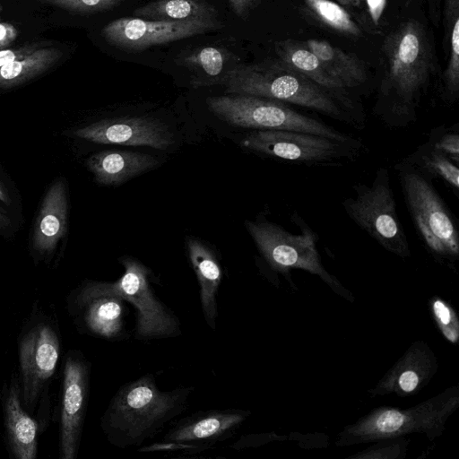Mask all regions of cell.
<instances>
[{
    "label": "cell",
    "instance_id": "30bf717a",
    "mask_svg": "<svg viewBox=\"0 0 459 459\" xmlns=\"http://www.w3.org/2000/svg\"><path fill=\"white\" fill-rule=\"evenodd\" d=\"M242 144L280 161L304 166L339 165L358 157L362 143H350L318 134L288 130H253Z\"/></svg>",
    "mask_w": 459,
    "mask_h": 459
},
{
    "label": "cell",
    "instance_id": "44dd1931",
    "mask_svg": "<svg viewBox=\"0 0 459 459\" xmlns=\"http://www.w3.org/2000/svg\"><path fill=\"white\" fill-rule=\"evenodd\" d=\"M154 157L137 152L102 151L91 155L86 161L97 183L104 186L121 185L158 165Z\"/></svg>",
    "mask_w": 459,
    "mask_h": 459
},
{
    "label": "cell",
    "instance_id": "1f68e13d",
    "mask_svg": "<svg viewBox=\"0 0 459 459\" xmlns=\"http://www.w3.org/2000/svg\"><path fill=\"white\" fill-rule=\"evenodd\" d=\"M431 312L444 337L453 343L459 338V320L451 306L439 298L431 300Z\"/></svg>",
    "mask_w": 459,
    "mask_h": 459
},
{
    "label": "cell",
    "instance_id": "5b68a950",
    "mask_svg": "<svg viewBox=\"0 0 459 459\" xmlns=\"http://www.w3.org/2000/svg\"><path fill=\"white\" fill-rule=\"evenodd\" d=\"M124 273L115 281H85L74 290L73 304L81 309L91 299L115 295L128 301L136 311L135 338L141 341L179 336L180 321L155 294L150 283L151 270L131 256L119 258Z\"/></svg>",
    "mask_w": 459,
    "mask_h": 459
},
{
    "label": "cell",
    "instance_id": "ab89813d",
    "mask_svg": "<svg viewBox=\"0 0 459 459\" xmlns=\"http://www.w3.org/2000/svg\"><path fill=\"white\" fill-rule=\"evenodd\" d=\"M445 15L448 24L459 16V0H445Z\"/></svg>",
    "mask_w": 459,
    "mask_h": 459
},
{
    "label": "cell",
    "instance_id": "cb8c5ba5",
    "mask_svg": "<svg viewBox=\"0 0 459 459\" xmlns=\"http://www.w3.org/2000/svg\"><path fill=\"white\" fill-rule=\"evenodd\" d=\"M125 299L115 295H104L87 302L83 309V325L87 331L108 341H120L126 334Z\"/></svg>",
    "mask_w": 459,
    "mask_h": 459
},
{
    "label": "cell",
    "instance_id": "9c48e42d",
    "mask_svg": "<svg viewBox=\"0 0 459 459\" xmlns=\"http://www.w3.org/2000/svg\"><path fill=\"white\" fill-rule=\"evenodd\" d=\"M290 221L299 226V234H292L268 221H247L246 228L273 270L283 274L292 269L305 270L318 275L333 290L342 289L339 281L322 264L317 249V233L296 212Z\"/></svg>",
    "mask_w": 459,
    "mask_h": 459
},
{
    "label": "cell",
    "instance_id": "52a82bcc",
    "mask_svg": "<svg viewBox=\"0 0 459 459\" xmlns=\"http://www.w3.org/2000/svg\"><path fill=\"white\" fill-rule=\"evenodd\" d=\"M206 102L213 115L231 126L254 130L298 131L344 143H362L359 139L279 100L251 95L226 94L210 97Z\"/></svg>",
    "mask_w": 459,
    "mask_h": 459
},
{
    "label": "cell",
    "instance_id": "d4e9b609",
    "mask_svg": "<svg viewBox=\"0 0 459 459\" xmlns=\"http://www.w3.org/2000/svg\"><path fill=\"white\" fill-rule=\"evenodd\" d=\"M134 14L154 21L218 20L217 10L205 0H156L139 6Z\"/></svg>",
    "mask_w": 459,
    "mask_h": 459
},
{
    "label": "cell",
    "instance_id": "f35d334b",
    "mask_svg": "<svg viewBox=\"0 0 459 459\" xmlns=\"http://www.w3.org/2000/svg\"><path fill=\"white\" fill-rule=\"evenodd\" d=\"M258 0H229L232 11L240 18H245Z\"/></svg>",
    "mask_w": 459,
    "mask_h": 459
},
{
    "label": "cell",
    "instance_id": "ee69618b",
    "mask_svg": "<svg viewBox=\"0 0 459 459\" xmlns=\"http://www.w3.org/2000/svg\"><path fill=\"white\" fill-rule=\"evenodd\" d=\"M406 5H410L414 0H403Z\"/></svg>",
    "mask_w": 459,
    "mask_h": 459
},
{
    "label": "cell",
    "instance_id": "4316f807",
    "mask_svg": "<svg viewBox=\"0 0 459 459\" xmlns=\"http://www.w3.org/2000/svg\"><path fill=\"white\" fill-rule=\"evenodd\" d=\"M403 162L414 168L430 180L439 179L459 196V166L428 142L404 157Z\"/></svg>",
    "mask_w": 459,
    "mask_h": 459
},
{
    "label": "cell",
    "instance_id": "6da1fadb",
    "mask_svg": "<svg viewBox=\"0 0 459 459\" xmlns=\"http://www.w3.org/2000/svg\"><path fill=\"white\" fill-rule=\"evenodd\" d=\"M383 49L387 68L373 112L388 127H407L418 119L430 76V51L422 25L415 20L400 23L385 37Z\"/></svg>",
    "mask_w": 459,
    "mask_h": 459
},
{
    "label": "cell",
    "instance_id": "484cf974",
    "mask_svg": "<svg viewBox=\"0 0 459 459\" xmlns=\"http://www.w3.org/2000/svg\"><path fill=\"white\" fill-rule=\"evenodd\" d=\"M55 47H39L32 52L0 66V87L8 88L26 82L54 66L62 57Z\"/></svg>",
    "mask_w": 459,
    "mask_h": 459
},
{
    "label": "cell",
    "instance_id": "4dcf8cb0",
    "mask_svg": "<svg viewBox=\"0 0 459 459\" xmlns=\"http://www.w3.org/2000/svg\"><path fill=\"white\" fill-rule=\"evenodd\" d=\"M375 445L351 455V458L359 459H401L404 458L410 440L403 437L383 439L377 441Z\"/></svg>",
    "mask_w": 459,
    "mask_h": 459
},
{
    "label": "cell",
    "instance_id": "ac0fdd59",
    "mask_svg": "<svg viewBox=\"0 0 459 459\" xmlns=\"http://www.w3.org/2000/svg\"><path fill=\"white\" fill-rule=\"evenodd\" d=\"M68 204L65 183L58 179L46 193L32 232V249L49 256L67 233Z\"/></svg>",
    "mask_w": 459,
    "mask_h": 459
},
{
    "label": "cell",
    "instance_id": "3957f363",
    "mask_svg": "<svg viewBox=\"0 0 459 459\" xmlns=\"http://www.w3.org/2000/svg\"><path fill=\"white\" fill-rule=\"evenodd\" d=\"M222 85L228 94L275 100L318 112L357 129L365 126V122L334 96L279 60L252 65L240 63L230 72Z\"/></svg>",
    "mask_w": 459,
    "mask_h": 459
},
{
    "label": "cell",
    "instance_id": "f1b7e54d",
    "mask_svg": "<svg viewBox=\"0 0 459 459\" xmlns=\"http://www.w3.org/2000/svg\"><path fill=\"white\" fill-rule=\"evenodd\" d=\"M445 99L454 104L459 93V16L453 23L450 35V53L444 73Z\"/></svg>",
    "mask_w": 459,
    "mask_h": 459
},
{
    "label": "cell",
    "instance_id": "d590c367",
    "mask_svg": "<svg viewBox=\"0 0 459 459\" xmlns=\"http://www.w3.org/2000/svg\"><path fill=\"white\" fill-rule=\"evenodd\" d=\"M366 6L367 14L374 26H378L387 5V0H360Z\"/></svg>",
    "mask_w": 459,
    "mask_h": 459
},
{
    "label": "cell",
    "instance_id": "8992f818",
    "mask_svg": "<svg viewBox=\"0 0 459 459\" xmlns=\"http://www.w3.org/2000/svg\"><path fill=\"white\" fill-rule=\"evenodd\" d=\"M414 229L429 253L440 263L459 259V229L455 215L432 184L400 160L394 165Z\"/></svg>",
    "mask_w": 459,
    "mask_h": 459
},
{
    "label": "cell",
    "instance_id": "7c38bea8",
    "mask_svg": "<svg viewBox=\"0 0 459 459\" xmlns=\"http://www.w3.org/2000/svg\"><path fill=\"white\" fill-rule=\"evenodd\" d=\"M59 353V337L49 323L39 322L21 337L19 361L24 409L33 411L43 388L56 371Z\"/></svg>",
    "mask_w": 459,
    "mask_h": 459
},
{
    "label": "cell",
    "instance_id": "4fadbf2b",
    "mask_svg": "<svg viewBox=\"0 0 459 459\" xmlns=\"http://www.w3.org/2000/svg\"><path fill=\"white\" fill-rule=\"evenodd\" d=\"M91 364L71 351L65 359L60 414V457L74 459L81 441L90 387Z\"/></svg>",
    "mask_w": 459,
    "mask_h": 459
},
{
    "label": "cell",
    "instance_id": "277c9868",
    "mask_svg": "<svg viewBox=\"0 0 459 459\" xmlns=\"http://www.w3.org/2000/svg\"><path fill=\"white\" fill-rule=\"evenodd\" d=\"M459 406V387L451 386L419 404L401 409L379 407L336 436L337 446H348L422 434L433 440L440 437L449 417Z\"/></svg>",
    "mask_w": 459,
    "mask_h": 459
},
{
    "label": "cell",
    "instance_id": "ba28073f",
    "mask_svg": "<svg viewBox=\"0 0 459 459\" xmlns=\"http://www.w3.org/2000/svg\"><path fill=\"white\" fill-rule=\"evenodd\" d=\"M354 195L342 206L349 218L385 250L401 258L411 256V248L399 219L387 168H379L369 185L352 186Z\"/></svg>",
    "mask_w": 459,
    "mask_h": 459
},
{
    "label": "cell",
    "instance_id": "2e32d148",
    "mask_svg": "<svg viewBox=\"0 0 459 459\" xmlns=\"http://www.w3.org/2000/svg\"><path fill=\"white\" fill-rule=\"evenodd\" d=\"M437 368V359L430 347L422 341L415 342L368 393L373 396L416 394L429 383Z\"/></svg>",
    "mask_w": 459,
    "mask_h": 459
},
{
    "label": "cell",
    "instance_id": "74e56055",
    "mask_svg": "<svg viewBox=\"0 0 459 459\" xmlns=\"http://www.w3.org/2000/svg\"><path fill=\"white\" fill-rule=\"evenodd\" d=\"M18 36L17 29L9 22H0V50L8 48Z\"/></svg>",
    "mask_w": 459,
    "mask_h": 459
},
{
    "label": "cell",
    "instance_id": "d6986e66",
    "mask_svg": "<svg viewBox=\"0 0 459 459\" xmlns=\"http://www.w3.org/2000/svg\"><path fill=\"white\" fill-rule=\"evenodd\" d=\"M7 444L17 459H34L37 456V422L25 411L21 387L16 377L12 379L4 400Z\"/></svg>",
    "mask_w": 459,
    "mask_h": 459
},
{
    "label": "cell",
    "instance_id": "83f0119b",
    "mask_svg": "<svg viewBox=\"0 0 459 459\" xmlns=\"http://www.w3.org/2000/svg\"><path fill=\"white\" fill-rule=\"evenodd\" d=\"M309 13L321 23L346 36L359 38L362 31L350 13L331 0H302Z\"/></svg>",
    "mask_w": 459,
    "mask_h": 459
},
{
    "label": "cell",
    "instance_id": "5bb4252c",
    "mask_svg": "<svg viewBox=\"0 0 459 459\" xmlns=\"http://www.w3.org/2000/svg\"><path fill=\"white\" fill-rule=\"evenodd\" d=\"M75 136L103 144L148 146L166 150L174 143L173 134L159 120L146 117L102 119L74 131Z\"/></svg>",
    "mask_w": 459,
    "mask_h": 459
},
{
    "label": "cell",
    "instance_id": "e575fe53",
    "mask_svg": "<svg viewBox=\"0 0 459 459\" xmlns=\"http://www.w3.org/2000/svg\"><path fill=\"white\" fill-rule=\"evenodd\" d=\"M281 437H279L275 433H264V434H258V435H246L242 436L238 440H237L230 447L239 450L247 447H253L261 446L264 444H266L268 442L273 441V440H281L284 438H281Z\"/></svg>",
    "mask_w": 459,
    "mask_h": 459
},
{
    "label": "cell",
    "instance_id": "e0dca14e",
    "mask_svg": "<svg viewBox=\"0 0 459 459\" xmlns=\"http://www.w3.org/2000/svg\"><path fill=\"white\" fill-rule=\"evenodd\" d=\"M275 53L279 61L327 91L366 123V114L360 103L327 73L317 56L301 42L290 39L278 41Z\"/></svg>",
    "mask_w": 459,
    "mask_h": 459
},
{
    "label": "cell",
    "instance_id": "7a4b0ae2",
    "mask_svg": "<svg viewBox=\"0 0 459 459\" xmlns=\"http://www.w3.org/2000/svg\"><path fill=\"white\" fill-rule=\"evenodd\" d=\"M194 390L188 385L162 391L154 375L145 374L116 392L101 416L102 432L115 447H140L186 410Z\"/></svg>",
    "mask_w": 459,
    "mask_h": 459
},
{
    "label": "cell",
    "instance_id": "d6a6232c",
    "mask_svg": "<svg viewBox=\"0 0 459 459\" xmlns=\"http://www.w3.org/2000/svg\"><path fill=\"white\" fill-rule=\"evenodd\" d=\"M68 12L91 13L114 8L126 0H39Z\"/></svg>",
    "mask_w": 459,
    "mask_h": 459
},
{
    "label": "cell",
    "instance_id": "7402d4cb",
    "mask_svg": "<svg viewBox=\"0 0 459 459\" xmlns=\"http://www.w3.org/2000/svg\"><path fill=\"white\" fill-rule=\"evenodd\" d=\"M176 63L192 73L191 83L195 88L223 84L230 72L240 64L236 55L217 46L182 51Z\"/></svg>",
    "mask_w": 459,
    "mask_h": 459
},
{
    "label": "cell",
    "instance_id": "8d00e7d4",
    "mask_svg": "<svg viewBox=\"0 0 459 459\" xmlns=\"http://www.w3.org/2000/svg\"><path fill=\"white\" fill-rule=\"evenodd\" d=\"M39 48L38 44L25 45L15 48H5L0 50V66L25 56Z\"/></svg>",
    "mask_w": 459,
    "mask_h": 459
},
{
    "label": "cell",
    "instance_id": "8fae6325",
    "mask_svg": "<svg viewBox=\"0 0 459 459\" xmlns=\"http://www.w3.org/2000/svg\"><path fill=\"white\" fill-rule=\"evenodd\" d=\"M219 20L154 21L123 17L110 21L101 30L110 45L126 51H142L153 46L216 30Z\"/></svg>",
    "mask_w": 459,
    "mask_h": 459
},
{
    "label": "cell",
    "instance_id": "f546056e",
    "mask_svg": "<svg viewBox=\"0 0 459 459\" xmlns=\"http://www.w3.org/2000/svg\"><path fill=\"white\" fill-rule=\"evenodd\" d=\"M435 149L440 151L455 163H459V126L458 123L446 126L434 127L429 133L427 141Z\"/></svg>",
    "mask_w": 459,
    "mask_h": 459
},
{
    "label": "cell",
    "instance_id": "836d02e7",
    "mask_svg": "<svg viewBox=\"0 0 459 459\" xmlns=\"http://www.w3.org/2000/svg\"><path fill=\"white\" fill-rule=\"evenodd\" d=\"M208 450L205 446L193 443L174 442V441H160L148 445H143L137 448L138 452H188L200 453Z\"/></svg>",
    "mask_w": 459,
    "mask_h": 459
},
{
    "label": "cell",
    "instance_id": "b9f144b4",
    "mask_svg": "<svg viewBox=\"0 0 459 459\" xmlns=\"http://www.w3.org/2000/svg\"><path fill=\"white\" fill-rule=\"evenodd\" d=\"M0 201L5 204H10L12 202L11 195L6 189L4 184L0 180Z\"/></svg>",
    "mask_w": 459,
    "mask_h": 459
},
{
    "label": "cell",
    "instance_id": "60d3db41",
    "mask_svg": "<svg viewBox=\"0 0 459 459\" xmlns=\"http://www.w3.org/2000/svg\"><path fill=\"white\" fill-rule=\"evenodd\" d=\"M12 226L10 217L6 211L0 207V232H6Z\"/></svg>",
    "mask_w": 459,
    "mask_h": 459
},
{
    "label": "cell",
    "instance_id": "603a6c76",
    "mask_svg": "<svg viewBox=\"0 0 459 459\" xmlns=\"http://www.w3.org/2000/svg\"><path fill=\"white\" fill-rule=\"evenodd\" d=\"M301 43L317 56L327 73L355 99L352 91L363 86L368 78L365 64L356 56L325 40L308 39Z\"/></svg>",
    "mask_w": 459,
    "mask_h": 459
},
{
    "label": "cell",
    "instance_id": "9a60e30c",
    "mask_svg": "<svg viewBox=\"0 0 459 459\" xmlns=\"http://www.w3.org/2000/svg\"><path fill=\"white\" fill-rule=\"evenodd\" d=\"M250 415L249 411L236 408L199 411L175 422L160 441L193 443L211 449L233 437Z\"/></svg>",
    "mask_w": 459,
    "mask_h": 459
},
{
    "label": "cell",
    "instance_id": "ffe728a7",
    "mask_svg": "<svg viewBox=\"0 0 459 459\" xmlns=\"http://www.w3.org/2000/svg\"><path fill=\"white\" fill-rule=\"evenodd\" d=\"M186 248L199 284L204 321L214 331L219 315L217 296L222 278L219 260L213 251L197 238H187Z\"/></svg>",
    "mask_w": 459,
    "mask_h": 459
},
{
    "label": "cell",
    "instance_id": "7bdbcfd3",
    "mask_svg": "<svg viewBox=\"0 0 459 459\" xmlns=\"http://www.w3.org/2000/svg\"><path fill=\"white\" fill-rule=\"evenodd\" d=\"M340 4L348 7L360 8L362 6L360 0H337Z\"/></svg>",
    "mask_w": 459,
    "mask_h": 459
}]
</instances>
